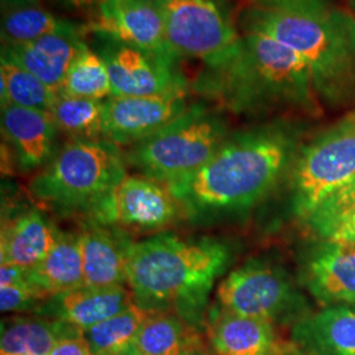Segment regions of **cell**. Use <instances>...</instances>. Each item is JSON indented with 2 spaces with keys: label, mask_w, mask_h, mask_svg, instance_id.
Masks as SVG:
<instances>
[{
  "label": "cell",
  "mask_w": 355,
  "mask_h": 355,
  "mask_svg": "<svg viewBox=\"0 0 355 355\" xmlns=\"http://www.w3.org/2000/svg\"><path fill=\"white\" fill-rule=\"evenodd\" d=\"M162 16L166 37L179 58H196L205 67L229 60L241 36L230 0H153Z\"/></svg>",
  "instance_id": "9"
},
{
  "label": "cell",
  "mask_w": 355,
  "mask_h": 355,
  "mask_svg": "<svg viewBox=\"0 0 355 355\" xmlns=\"http://www.w3.org/2000/svg\"><path fill=\"white\" fill-rule=\"evenodd\" d=\"M299 283L322 308L355 305V245L322 240L305 249Z\"/></svg>",
  "instance_id": "13"
},
{
  "label": "cell",
  "mask_w": 355,
  "mask_h": 355,
  "mask_svg": "<svg viewBox=\"0 0 355 355\" xmlns=\"http://www.w3.org/2000/svg\"><path fill=\"white\" fill-rule=\"evenodd\" d=\"M29 282L48 297L83 286V262L79 234L60 232L48 255L26 270Z\"/></svg>",
  "instance_id": "23"
},
{
  "label": "cell",
  "mask_w": 355,
  "mask_h": 355,
  "mask_svg": "<svg viewBox=\"0 0 355 355\" xmlns=\"http://www.w3.org/2000/svg\"><path fill=\"white\" fill-rule=\"evenodd\" d=\"M86 29H89V26L78 24L36 6H31L7 11L1 19L0 33L3 45H21L53 33Z\"/></svg>",
  "instance_id": "25"
},
{
  "label": "cell",
  "mask_w": 355,
  "mask_h": 355,
  "mask_svg": "<svg viewBox=\"0 0 355 355\" xmlns=\"http://www.w3.org/2000/svg\"><path fill=\"white\" fill-rule=\"evenodd\" d=\"M193 91L234 114H259L296 108L313 112L316 91L304 60L279 41L243 29L234 54L205 67Z\"/></svg>",
  "instance_id": "3"
},
{
  "label": "cell",
  "mask_w": 355,
  "mask_h": 355,
  "mask_svg": "<svg viewBox=\"0 0 355 355\" xmlns=\"http://www.w3.org/2000/svg\"><path fill=\"white\" fill-rule=\"evenodd\" d=\"M328 240L345 242V243H354L355 245V212L353 215L349 216L343 224L336 229V232L330 236Z\"/></svg>",
  "instance_id": "33"
},
{
  "label": "cell",
  "mask_w": 355,
  "mask_h": 355,
  "mask_svg": "<svg viewBox=\"0 0 355 355\" xmlns=\"http://www.w3.org/2000/svg\"><path fill=\"white\" fill-rule=\"evenodd\" d=\"M79 234L85 286H127L128 257L133 241L120 229L94 221L83 224Z\"/></svg>",
  "instance_id": "18"
},
{
  "label": "cell",
  "mask_w": 355,
  "mask_h": 355,
  "mask_svg": "<svg viewBox=\"0 0 355 355\" xmlns=\"http://www.w3.org/2000/svg\"><path fill=\"white\" fill-rule=\"evenodd\" d=\"M182 214L180 204L166 184L136 173L128 174L91 209L86 220L124 232H161Z\"/></svg>",
  "instance_id": "10"
},
{
  "label": "cell",
  "mask_w": 355,
  "mask_h": 355,
  "mask_svg": "<svg viewBox=\"0 0 355 355\" xmlns=\"http://www.w3.org/2000/svg\"><path fill=\"white\" fill-rule=\"evenodd\" d=\"M135 304L127 286L91 287L80 286L49 297L32 315L64 321L85 331Z\"/></svg>",
  "instance_id": "17"
},
{
  "label": "cell",
  "mask_w": 355,
  "mask_h": 355,
  "mask_svg": "<svg viewBox=\"0 0 355 355\" xmlns=\"http://www.w3.org/2000/svg\"><path fill=\"white\" fill-rule=\"evenodd\" d=\"M94 35L92 49L107 64L114 96H153L189 91V83L179 71L177 61L102 33Z\"/></svg>",
  "instance_id": "11"
},
{
  "label": "cell",
  "mask_w": 355,
  "mask_h": 355,
  "mask_svg": "<svg viewBox=\"0 0 355 355\" xmlns=\"http://www.w3.org/2000/svg\"><path fill=\"white\" fill-rule=\"evenodd\" d=\"M280 355H305V354H303V353H302V352H300V350H299V349H297V347H296V346H295V343H293V346H292L291 349H290V350H287V352H286V353H283V354H280Z\"/></svg>",
  "instance_id": "38"
},
{
  "label": "cell",
  "mask_w": 355,
  "mask_h": 355,
  "mask_svg": "<svg viewBox=\"0 0 355 355\" xmlns=\"http://www.w3.org/2000/svg\"><path fill=\"white\" fill-rule=\"evenodd\" d=\"M288 174L293 214L305 221L327 196L355 177V112L303 144Z\"/></svg>",
  "instance_id": "7"
},
{
  "label": "cell",
  "mask_w": 355,
  "mask_h": 355,
  "mask_svg": "<svg viewBox=\"0 0 355 355\" xmlns=\"http://www.w3.org/2000/svg\"><path fill=\"white\" fill-rule=\"evenodd\" d=\"M187 92L153 96H110L104 101L103 139L117 146H132L150 137L183 114Z\"/></svg>",
  "instance_id": "12"
},
{
  "label": "cell",
  "mask_w": 355,
  "mask_h": 355,
  "mask_svg": "<svg viewBox=\"0 0 355 355\" xmlns=\"http://www.w3.org/2000/svg\"><path fill=\"white\" fill-rule=\"evenodd\" d=\"M89 29L168 60H180L167 41L162 16L153 0H104Z\"/></svg>",
  "instance_id": "14"
},
{
  "label": "cell",
  "mask_w": 355,
  "mask_h": 355,
  "mask_svg": "<svg viewBox=\"0 0 355 355\" xmlns=\"http://www.w3.org/2000/svg\"><path fill=\"white\" fill-rule=\"evenodd\" d=\"M355 212V177L331 192L305 220L318 239H329L343 221Z\"/></svg>",
  "instance_id": "30"
},
{
  "label": "cell",
  "mask_w": 355,
  "mask_h": 355,
  "mask_svg": "<svg viewBox=\"0 0 355 355\" xmlns=\"http://www.w3.org/2000/svg\"><path fill=\"white\" fill-rule=\"evenodd\" d=\"M37 1L38 0H1V4H3V7H7L10 10H13V8L36 6Z\"/></svg>",
  "instance_id": "36"
},
{
  "label": "cell",
  "mask_w": 355,
  "mask_h": 355,
  "mask_svg": "<svg viewBox=\"0 0 355 355\" xmlns=\"http://www.w3.org/2000/svg\"><path fill=\"white\" fill-rule=\"evenodd\" d=\"M347 3H349V7H350V11H352V16L355 19V0H347Z\"/></svg>",
  "instance_id": "39"
},
{
  "label": "cell",
  "mask_w": 355,
  "mask_h": 355,
  "mask_svg": "<svg viewBox=\"0 0 355 355\" xmlns=\"http://www.w3.org/2000/svg\"><path fill=\"white\" fill-rule=\"evenodd\" d=\"M87 31L53 33L21 45H1V53L58 94L70 64L86 45Z\"/></svg>",
  "instance_id": "19"
},
{
  "label": "cell",
  "mask_w": 355,
  "mask_h": 355,
  "mask_svg": "<svg viewBox=\"0 0 355 355\" xmlns=\"http://www.w3.org/2000/svg\"><path fill=\"white\" fill-rule=\"evenodd\" d=\"M217 304L233 313L275 327L291 325L311 313L306 299L284 267L254 259L220 282Z\"/></svg>",
  "instance_id": "8"
},
{
  "label": "cell",
  "mask_w": 355,
  "mask_h": 355,
  "mask_svg": "<svg viewBox=\"0 0 355 355\" xmlns=\"http://www.w3.org/2000/svg\"><path fill=\"white\" fill-rule=\"evenodd\" d=\"M49 297L29 279L21 283L0 286V309L3 313H35Z\"/></svg>",
  "instance_id": "31"
},
{
  "label": "cell",
  "mask_w": 355,
  "mask_h": 355,
  "mask_svg": "<svg viewBox=\"0 0 355 355\" xmlns=\"http://www.w3.org/2000/svg\"><path fill=\"white\" fill-rule=\"evenodd\" d=\"M225 242L158 233L133 242L128 257V288L135 304L150 313H174L205 331L209 296L228 268Z\"/></svg>",
  "instance_id": "2"
},
{
  "label": "cell",
  "mask_w": 355,
  "mask_h": 355,
  "mask_svg": "<svg viewBox=\"0 0 355 355\" xmlns=\"http://www.w3.org/2000/svg\"><path fill=\"white\" fill-rule=\"evenodd\" d=\"M57 92L48 87L37 76L16 64L6 54H0V102L40 110L51 114Z\"/></svg>",
  "instance_id": "26"
},
{
  "label": "cell",
  "mask_w": 355,
  "mask_h": 355,
  "mask_svg": "<svg viewBox=\"0 0 355 355\" xmlns=\"http://www.w3.org/2000/svg\"><path fill=\"white\" fill-rule=\"evenodd\" d=\"M49 355H95L83 334L64 338L57 343Z\"/></svg>",
  "instance_id": "32"
},
{
  "label": "cell",
  "mask_w": 355,
  "mask_h": 355,
  "mask_svg": "<svg viewBox=\"0 0 355 355\" xmlns=\"http://www.w3.org/2000/svg\"><path fill=\"white\" fill-rule=\"evenodd\" d=\"M83 334L64 321L32 316H12L1 321L0 355H49L64 338Z\"/></svg>",
  "instance_id": "22"
},
{
  "label": "cell",
  "mask_w": 355,
  "mask_h": 355,
  "mask_svg": "<svg viewBox=\"0 0 355 355\" xmlns=\"http://www.w3.org/2000/svg\"><path fill=\"white\" fill-rule=\"evenodd\" d=\"M58 132L74 139H103L104 101L58 94L51 111Z\"/></svg>",
  "instance_id": "28"
},
{
  "label": "cell",
  "mask_w": 355,
  "mask_h": 355,
  "mask_svg": "<svg viewBox=\"0 0 355 355\" xmlns=\"http://www.w3.org/2000/svg\"><path fill=\"white\" fill-rule=\"evenodd\" d=\"M1 133L23 173L37 171L57 153L55 125L49 112L8 104L1 107Z\"/></svg>",
  "instance_id": "15"
},
{
  "label": "cell",
  "mask_w": 355,
  "mask_h": 355,
  "mask_svg": "<svg viewBox=\"0 0 355 355\" xmlns=\"http://www.w3.org/2000/svg\"><path fill=\"white\" fill-rule=\"evenodd\" d=\"M21 355H35V354H21Z\"/></svg>",
  "instance_id": "40"
},
{
  "label": "cell",
  "mask_w": 355,
  "mask_h": 355,
  "mask_svg": "<svg viewBox=\"0 0 355 355\" xmlns=\"http://www.w3.org/2000/svg\"><path fill=\"white\" fill-rule=\"evenodd\" d=\"M204 347L199 330L174 313H153L120 355H182Z\"/></svg>",
  "instance_id": "24"
},
{
  "label": "cell",
  "mask_w": 355,
  "mask_h": 355,
  "mask_svg": "<svg viewBox=\"0 0 355 355\" xmlns=\"http://www.w3.org/2000/svg\"><path fill=\"white\" fill-rule=\"evenodd\" d=\"M125 154L105 139L66 142L29 184L38 203L61 214L89 215L127 177Z\"/></svg>",
  "instance_id": "5"
},
{
  "label": "cell",
  "mask_w": 355,
  "mask_h": 355,
  "mask_svg": "<svg viewBox=\"0 0 355 355\" xmlns=\"http://www.w3.org/2000/svg\"><path fill=\"white\" fill-rule=\"evenodd\" d=\"M291 341L305 355H355V306L311 312L291 327Z\"/></svg>",
  "instance_id": "20"
},
{
  "label": "cell",
  "mask_w": 355,
  "mask_h": 355,
  "mask_svg": "<svg viewBox=\"0 0 355 355\" xmlns=\"http://www.w3.org/2000/svg\"><path fill=\"white\" fill-rule=\"evenodd\" d=\"M205 333L216 355H280L293 346L280 337L275 325L218 304L208 311Z\"/></svg>",
  "instance_id": "16"
},
{
  "label": "cell",
  "mask_w": 355,
  "mask_h": 355,
  "mask_svg": "<svg viewBox=\"0 0 355 355\" xmlns=\"http://www.w3.org/2000/svg\"><path fill=\"white\" fill-rule=\"evenodd\" d=\"M300 146V132L290 123L242 130L229 135L196 173L167 187L190 220L212 223L262 200L290 171Z\"/></svg>",
  "instance_id": "1"
},
{
  "label": "cell",
  "mask_w": 355,
  "mask_h": 355,
  "mask_svg": "<svg viewBox=\"0 0 355 355\" xmlns=\"http://www.w3.org/2000/svg\"><path fill=\"white\" fill-rule=\"evenodd\" d=\"M259 4V7H287V6H297V4H306V3H318L325 0H254Z\"/></svg>",
  "instance_id": "34"
},
{
  "label": "cell",
  "mask_w": 355,
  "mask_h": 355,
  "mask_svg": "<svg viewBox=\"0 0 355 355\" xmlns=\"http://www.w3.org/2000/svg\"><path fill=\"white\" fill-rule=\"evenodd\" d=\"M150 312L132 304L123 312L83 331L95 355H120L140 331Z\"/></svg>",
  "instance_id": "29"
},
{
  "label": "cell",
  "mask_w": 355,
  "mask_h": 355,
  "mask_svg": "<svg viewBox=\"0 0 355 355\" xmlns=\"http://www.w3.org/2000/svg\"><path fill=\"white\" fill-rule=\"evenodd\" d=\"M243 29L258 31L304 60L318 96L329 104L355 98V19L325 1L257 7L245 13Z\"/></svg>",
  "instance_id": "4"
},
{
  "label": "cell",
  "mask_w": 355,
  "mask_h": 355,
  "mask_svg": "<svg viewBox=\"0 0 355 355\" xmlns=\"http://www.w3.org/2000/svg\"><path fill=\"white\" fill-rule=\"evenodd\" d=\"M58 94L94 101L112 96L110 73L101 54L86 44L70 64Z\"/></svg>",
  "instance_id": "27"
},
{
  "label": "cell",
  "mask_w": 355,
  "mask_h": 355,
  "mask_svg": "<svg viewBox=\"0 0 355 355\" xmlns=\"http://www.w3.org/2000/svg\"><path fill=\"white\" fill-rule=\"evenodd\" d=\"M182 355H212L207 349H205V346L204 347H199V349H193V350H191V352H187V353H184V354Z\"/></svg>",
  "instance_id": "37"
},
{
  "label": "cell",
  "mask_w": 355,
  "mask_h": 355,
  "mask_svg": "<svg viewBox=\"0 0 355 355\" xmlns=\"http://www.w3.org/2000/svg\"><path fill=\"white\" fill-rule=\"evenodd\" d=\"M60 230L38 209H26L3 221L0 263L31 270L48 255Z\"/></svg>",
  "instance_id": "21"
},
{
  "label": "cell",
  "mask_w": 355,
  "mask_h": 355,
  "mask_svg": "<svg viewBox=\"0 0 355 355\" xmlns=\"http://www.w3.org/2000/svg\"><path fill=\"white\" fill-rule=\"evenodd\" d=\"M225 117L204 103H193L150 137L129 146L128 166L166 186L203 167L228 139Z\"/></svg>",
  "instance_id": "6"
},
{
  "label": "cell",
  "mask_w": 355,
  "mask_h": 355,
  "mask_svg": "<svg viewBox=\"0 0 355 355\" xmlns=\"http://www.w3.org/2000/svg\"><path fill=\"white\" fill-rule=\"evenodd\" d=\"M58 1L64 4L66 7H71L76 10H89V8H96L104 0H58Z\"/></svg>",
  "instance_id": "35"
}]
</instances>
